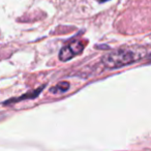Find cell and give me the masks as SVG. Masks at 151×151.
Here are the masks:
<instances>
[{
    "mask_svg": "<svg viewBox=\"0 0 151 151\" xmlns=\"http://www.w3.org/2000/svg\"><path fill=\"white\" fill-rule=\"evenodd\" d=\"M45 88V85L42 87H40L38 89H36L35 91H32V92H29V93H26V94L22 95V96L18 97L16 99H9V101H5L4 104H13V103H16V101H24V99H35L36 96H38L42 91V89Z\"/></svg>",
    "mask_w": 151,
    "mask_h": 151,
    "instance_id": "3957f363",
    "label": "cell"
},
{
    "mask_svg": "<svg viewBox=\"0 0 151 151\" xmlns=\"http://www.w3.org/2000/svg\"><path fill=\"white\" fill-rule=\"evenodd\" d=\"M99 2H107V1H109V0H99Z\"/></svg>",
    "mask_w": 151,
    "mask_h": 151,
    "instance_id": "5b68a950",
    "label": "cell"
},
{
    "mask_svg": "<svg viewBox=\"0 0 151 151\" xmlns=\"http://www.w3.org/2000/svg\"><path fill=\"white\" fill-rule=\"evenodd\" d=\"M147 54V51L142 47L122 48L109 53L103 58V63L107 68L115 69L125 66L141 60Z\"/></svg>",
    "mask_w": 151,
    "mask_h": 151,
    "instance_id": "6da1fadb",
    "label": "cell"
},
{
    "mask_svg": "<svg viewBox=\"0 0 151 151\" xmlns=\"http://www.w3.org/2000/svg\"><path fill=\"white\" fill-rule=\"evenodd\" d=\"M83 50H84V44L82 42H73L61 49L59 52V59L61 61L70 60L75 56L81 54Z\"/></svg>",
    "mask_w": 151,
    "mask_h": 151,
    "instance_id": "7a4b0ae2",
    "label": "cell"
},
{
    "mask_svg": "<svg viewBox=\"0 0 151 151\" xmlns=\"http://www.w3.org/2000/svg\"><path fill=\"white\" fill-rule=\"evenodd\" d=\"M69 89V83L67 82H60L57 84L55 87L51 88V92L55 93V94H59V93H64Z\"/></svg>",
    "mask_w": 151,
    "mask_h": 151,
    "instance_id": "277c9868",
    "label": "cell"
}]
</instances>
